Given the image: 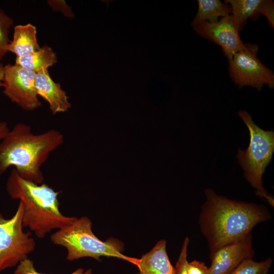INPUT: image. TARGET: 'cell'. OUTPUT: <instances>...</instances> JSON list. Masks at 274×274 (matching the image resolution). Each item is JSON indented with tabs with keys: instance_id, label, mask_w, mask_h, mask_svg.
<instances>
[{
	"instance_id": "6da1fadb",
	"label": "cell",
	"mask_w": 274,
	"mask_h": 274,
	"mask_svg": "<svg viewBox=\"0 0 274 274\" xmlns=\"http://www.w3.org/2000/svg\"><path fill=\"white\" fill-rule=\"evenodd\" d=\"M206 201L199 217L200 231L206 238L210 254L239 241L251 233L259 223L271 217L262 205L228 199L211 189L205 190Z\"/></svg>"
},
{
	"instance_id": "7a4b0ae2",
	"label": "cell",
	"mask_w": 274,
	"mask_h": 274,
	"mask_svg": "<svg viewBox=\"0 0 274 274\" xmlns=\"http://www.w3.org/2000/svg\"><path fill=\"white\" fill-rule=\"evenodd\" d=\"M63 142V134L57 129L35 134L29 125L16 124L0 142V176L13 166L22 179L43 183L42 165Z\"/></svg>"
},
{
	"instance_id": "3957f363",
	"label": "cell",
	"mask_w": 274,
	"mask_h": 274,
	"mask_svg": "<svg viewBox=\"0 0 274 274\" xmlns=\"http://www.w3.org/2000/svg\"><path fill=\"white\" fill-rule=\"evenodd\" d=\"M6 190L10 197L19 199L23 207L22 224L39 238L54 229L71 224L76 218L62 215L59 209V192L43 183L38 184L21 178L14 168L8 177Z\"/></svg>"
},
{
	"instance_id": "277c9868",
	"label": "cell",
	"mask_w": 274,
	"mask_h": 274,
	"mask_svg": "<svg viewBox=\"0 0 274 274\" xmlns=\"http://www.w3.org/2000/svg\"><path fill=\"white\" fill-rule=\"evenodd\" d=\"M50 239L54 244L66 249L68 261L83 257L99 261L101 257H113L137 265L139 259L124 255V245L119 240L110 238L102 241L98 238L92 230V222L85 216L76 217L71 224L53 233Z\"/></svg>"
},
{
	"instance_id": "5b68a950",
	"label": "cell",
	"mask_w": 274,
	"mask_h": 274,
	"mask_svg": "<svg viewBox=\"0 0 274 274\" xmlns=\"http://www.w3.org/2000/svg\"><path fill=\"white\" fill-rule=\"evenodd\" d=\"M238 114L249 129L250 143L246 150L238 149L236 157L245 177L257 190L256 194L262 197L268 193L263 187L262 175L272 156L274 133L259 127L246 111H241Z\"/></svg>"
},
{
	"instance_id": "8992f818",
	"label": "cell",
	"mask_w": 274,
	"mask_h": 274,
	"mask_svg": "<svg viewBox=\"0 0 274 274\" xmlns=\"http://www.w3.org/2000/svg\"><path fill=\"white\" fill-rule=\"evenodd\" d=\"M23 210L19 201L11 218L6 219L0 214V271L18 265L35 249L31 233L23 230Z\"/></svg>"
},
{
	"instance_id": "52a82bcc",
	"label": "cell",
	"mask_w": 274,
	"mask_h": 274,
	"mask_svg": "<svg viewBox=\"0 0 274 274\" xmlns=\"http://www.w3.org/2000/svg\"><path fill=\"white\" fill-rule=\"evenodd\" d=\"M258 46L246 44V48L228 60L231 80L241 88L250 86L260 90L264 85L274 86V75L257 57Z\"/></svg>"
},
{
	"instance_id": "ba28073f",
	"label": "cell",
	"mask_w": 274,
	"mask_h": 274,
	"mask_svg": "<svg viewBox=\"0 0 274 274\" xmlns=\"http://www.w3.org/2000/svg\"><path fill=\"white\" fill-rule=\"evenodd\" d=\"M36 73L16 64L4 66L3 93L12 102L25 111L41 106L35 88Z\"/></svg>"
},
{
	"instance_id": "9c48e42d",
	"label": "cell",
	"mask_w": 274,
	"mask_h": 274,
	"mask_svg": "<svg viewBox=\"0 0 274 274\" xmlns=\"http://www.w3.org/2000/svg\"><path fill=\"white\" fill-rule=\"evenodd\" d=\"M193 27L201 37L219 45L228 60L246 48V44L241 40L231 14L216 22H205Z\"/></svg>"
},
{
	"instance_id": "30bf717a",
	"label": "cell",
	"mask_w": 274,
	"mask_h": 274,
	"mask_svg": "<svg viewBox=\"0 0 274 274\" xmlns=\"http://www.w3.org/2000/svg\"><path fill=\"white\" fill-rule=\"evenodd\" d=\"M254 255L251 233L210 254L211 263L207 274H230L243 260L252 258Z\"/></svg>"
},
{
	"instance_id": "8fae6325",
	"label": "cell",
	"mask_w": 274,
	"mask_h": 274,
	"mask_svg": "<svg viewBox=\"0 0 274 274\" xmlns=\"http://www.w3.org/2000/svg\"><path fill=\"white\" fill-rule=\"evenodd\" d=\"M35 84L38 95L48 102L52 114L64 113L70 109L71 104L66 92L59 83L52 80L48 69L36 73Z\"/></svg>"
},
{
	"instance_id": "7c38bea8",
	"label": "cell",
	"mask_w": 274,
	"mask_h": 274,
	"mask_svg": "<svg viewBox=\"0 0 274 274\" xmlns=\"http://www.w3.org/2000/svg\"><path fill=\"white\" fill-rule=\"evenodd\" d=\"M166 242L159 241L149 252L139 259L136 274H175L166 250Z\"/></svg>"
},
{
	"instance_id": "4fadbf2b",
	"label": "cell",
	"mask_w": 274,
	"mask_h": 274,
	"mask_svg": "<svg viewBox=\"0 0 274 274\" xmlns=\"http://www.w3.org/2000/svg\"><path fill=\"white\" fill-rule=\"evenodd\" d=\"M37 38V28L31 23L17 25L14 28L12 40L7 50L21 57L38 51L40 49Z\"/></svg>"
},
{
	"instance_id": "5bb4252c",
	"label": "cell",
	"mask_w": 274,
	"mask_h": 274,
	"mask_svg": "<svg viewBox=\"0 0 274 274\" xmlns=\"http://www.w3.org/2000/svg\"><path fill=\"white\" fill-rule=\"evenodd\" d=\"M56 53L48 45H44L33 53L16 57L15 64L36 73L48 69L57 62Z\"/></svg>"
},
{
	"instance_id": "9a60e30c",
	"label": "cell",
	"mask_w": 274,
	"mask_h": 274,
	"mask_svg": "<svg viewBox=\"0 0 274 274\" xmlns=\"http://www.w3.org/2000/svg\"><path fill=\"white\" fill-rule=\"evenodd\" d=\"M197 3V12L191 23L193 27L205 22H216L219 17L231 13L230 6L219 0H198Z\"/></svg>"
},
{
	"instance_id": "2e32d148",
	"label": "cell",
	"mask_w": 274,
	"mask_h": 274,
	"mask_svg": "<svg viewBox=\"0 0 274 274\" xmlns=\"http://www.w3.org/2000/svg\"><path fill=\"white\" fill-rule=\"evenodd\" d=\"M262 0H226L231 9L233 23L238 29L242 30L248 18L256 19L259 15V9Z\"/></svg>"
},
{
	"instance_id": "e0dca14e",
	"label": "cell",
	"mask_w": 274,
	"mask_h": 274,
	"mask_svg": "<svg viewBox=\"0 0 274 274\" xmlns=\"http://www.w3.org/2000/svg\"><path fill=\"white\" fill-rule=\"evenodd\" d=\"M272 263L271 258L261 262L247 258L243 260L230 274H267Z\"/></svg>"
},
{
	"instance_id": "ac0fdd59",
	"label": "cell",
	"mask_w": 274,
	"mask_h": 274,
	"mask_svg": "<svg viewBox=\"0 0 274 274\" xmlns=\"http://www.w3.org/2000/svg\"><path fill=\"white\" fill-rule=\"evenodd\" d=\"M13 23V19L0 9V61L8 52L7 48L10 41L9 35Z\"/></svg>"
},
{
	"instance_id": "d6986e66",
	"label": "cell",
	"mask_w": 274,
	"mask_h": 274,
	"mask_svg": "<svg viewBox=\"0 0 274 274\" xmlns=\"http://www.w3.org/2000/svg\"><path fill=\"white\" fill-rule=\"evenodd\" d=\"M91 268L84 270L79 268L69 274H92ZM15 274H48L42 273L37 271L34 266L33 262L30 259L27 258L21 261L17 266L14 271Z\"/></svg>"
},
{
	"instance_id": "ffe728a7",
	"label": "cell",
	"mask_w": 274,
	"mask_h": 274,
	"mask_svg": "<svg viewBox=\"0 0 274 274\" xmlns=\"http://www.w3.org/2000/svg\"><path fill=\"white\" fill-rule=\"evenodd\" d=\"M189 239L187 237L185 238L181 250L179 257L175 268V274H188L187 269V249Z\"/></svg>"
},
{
	"instance_id": "44dd1931",
	"label": "cell",
	"mask_w": 274,
	"mask_h": 274,
	"mask_svg": "<svg viewBox=\"0 0 274 274\" xmlns=\"http://www.w3.org/2000/svg\"><path fill=\"white\" fill-rule=\"evenodd\" d=\"M50 7L54 11L61 12L65 17L73 18L75 14L72 11L71 7L68 6L63 0H49L47 1Z\"/></svg>"
},
{
	"instance_id": "7402d4cb",
	"label": "cell",
	"mask_w": 274,
	"mask_h": 274,
	"mask_svg": "<svg viewBox=\"0 0 274 274\" xmlns=\"http://www.w3.org/2000/svg\"><path fill=\"white\" fill-rule=\"evenodd\" d=\"M259 13L265 16L269 25L273 27L274 4L272 1L262 0L259 9Z\"/></svg>"
},
{
	"instance_id": "603a6c76",
	"label": "cell",
	"mask_w": 274,
	"mask_h": 274,
	"mask_svg": "<svg viewBox=\"0 0 274 274\" xmlns=\"http://www.w3.org/2000/svg\"><path fill=\"white\" fill-rule=\"evenodd\" d=\"M187 269L188 274H207L208 267L203 262L193 260L188 262Z\"/></svg>"
},
{
	"instance_id": "cb8c5ba5",
	"label": "cell",
	"mask_w": 274,
	"mask_h": 274,
	"mask_svg": "<svg viewBox=\"0 0 274 274\" xmlns=\"http://www.w3.org/2000/svg\"><path fill=\"white\" fill-rule=\"evenodd\" d=\"M9 130L8 123L4 121H0V141L6 136Z\"/></svg>"
},
{
	"instance_id": "d4e9b609",
	"label": "cell",
	"mask_w": 274,
	"mask_h": 274,
	"mask_svg": "<svg viewBox=\"0 0 274 274\" xmlns=\"http://www.w3.org/2000/svg\"><path fill=\"white\" fill-rule=\"evenodd\" d=\"M4 64L0 62V88L3 85V80L4 75Z\"/></svg>"
}]
</instances>
